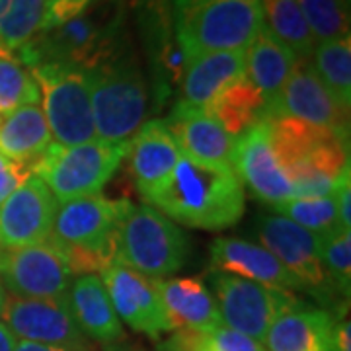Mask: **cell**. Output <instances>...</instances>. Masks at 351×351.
Here are the masks:
<instances>
[{"instance_id": "obj_1", "label": "cell", "mask_w": 351, "mask_h": 351, "mask_svg": "<svg viewBox=\"0 0 351 351\" xmlns=\"http://www.w3.org/2000/svg\"><path fill=\"white\" fill-rule=\"evenodd\" d=\"M149 203L182 225L221 230L242 219L246 193L234 170L205 166L182 154L170 182Z\"/></svg>"}, {"instance_id": "obj_2", "label": "cell", "mask_w": 351, "mask_h": 351, "mask_svg": "<svg viewBox=\"0 0 351 351\" xmlns=\"http://www.w3.org/2000/svg\"><path fill=\"white\" fill-rule=\"evenodd\" d=\"M125 49L123 0H100L73 20L41 32L18 55L27 69L39 63H61L92 71Z\"/></svg>"}, {"instance_id": "obj_3", "label": "cell", "mask_w": 351, "mask_h": 351, "mask_svg": "<svg viewBox=\"0 0 351 351\" xmlns=\"http://www.w3.org/2000/svg\"><path fill=\"white\" fill-rule=\"evenodd\" d=\"M133 205L101 193L57 207L47 244L59 252L73 276H96L117 262V232Z\"/></svg>"}, {"instance_id": "obj_4", "label": "cell", "mask_w": 351, "mask_h": 351, "mask_svg": "<svg viewBox=\"0 0 351 351\" xmlns=\"http://www.w3.org/2000/svg\"><path fill=\"white\" fill-rule=\"evenodd\" d=\"M174 36L188 59L244 51L263 27L262 0H172Z\"/></svg>"}, {"instance_id": "obj_5", "label": "cell", "mask_w": 351, "mask_h": 351, "mask_svg": "<svg viewBox=\"0 0 351 351\" xmlns=\"http://www.w3.org/2000/svg\"><path fill=\"white\" fill-rule=\"evenodd\" d=\"M94 133L101 143H127L143 125L149 88L137 59L121 51L112 61L88 71Z\"/></svg>"}, {"instance_id": "obj_6", "label": "cell", "mask_w": 351, "mask_h": 351, "mask_svg": "<svg viewBox=\"0 0 351 351\" xmlns=\"http://www.w3.org/2000/svg\"><path fill=\"white\" fill-rule=\"evenodd\" d=\"M127 143L88 141L75 147L51 145L32 164V176H38L57 201H71L100 193L127 158Z\"/></svg>"}, {"instance_id": "obj_7", "label": "cell", "mask_w": 351, "mask_h": 351, "mask_svg": "<svg viewBox=\"0 0 351 351\" xmlns=\"http://www.w3.org/2000/svg\"><path fill=\"white\" fill-rule=\"evenodd\" d=\"M189 256L186 232L151 205L131 207L117 232V262L143 276H172Z\"/></svg>"}, {"instance_id": "obj_8", "label": "cell", "mask_w": 351, "mask_h": 351, "mask_svg": "<svg viewBox=\"0 0 351 351\" xmlns=\"http://www.w3.org/2000/svg\"><path fill=\"white\" fill-rule=\"evenodd\" d=\"M29 71L39 86L53 143L75 147L96 137L88 71L61 63H39Z\"/></svg>"}, {"instance_id": "obj_9", "label": "cell", "mask_w": 351, "mask_h": 351, "mask_svg": "<svg viewBox=\"0 0 351 351\" xmlns=\"http://www.w3.org/2000/svg\"><path fill=\"white\" fill-rule=\"evenodd\" d=\"M211 295L223 326L250 336L260 343H263L277 316L299 301L291 291L267 287L223 271H215L211 277Z\"/></svg>"}, {"instance_id": "obj_10", "label": "cell", "mask_w": 351, "mask_h": 351, "mask_svg": "<svg viewBox=\"0 0 351 351\" xmlns=\"http://www.w3.org/2000/svg\"><path fill=\"white\" fill-rule=\"evenodd\" d=\"M258 239L267 252L295 276L304 291L332 297V283L320 258V234L295 225L281 215H265L258 219Z\"/></svg>"}, {"instance_id": "obj_11", "label": "cell", "mask_w": 351, "mask_h": 351, "mask_svg": "<svg viewBox=\"0 0 351 351\" xmlns=\"http://www.w3.org/2000/svg\"><path fill=\"white\" fill-rule=\"evenodd\" d=\"M0 318L16 338L24 341L66 350L92 348L90 339L75 324L63 299L51 301L6 295Z\"/></svg>"}, {"instance_id": "obj_12", "label": "cell", "mask_w": 351, "mask_h": 351, "mask_svg": "<svg viewBox=\"0 0 351 351\" xmlns=\"http://www.w3.org/2000/svg\"><path fill=\"white\" fill-rule=\"evenodd\" d=\"M0 276L10 295L51 301H61L73 281L63 256L47 242L0 250Z\"/></svg>"}, {"instance_id": "obj_13", "label": "cell", "mask_w": 351, "mask_h": 351, "mask_svg": "<svg viewBox=\"0 0 351 351\" xmlns=\"http://www.w3.org/2000/svg\"><path fill=\"white\" fill-rule=\"evenodd\" d=\"M59 201L38 176H29L0 203V248L16 250L43 244Z\"/></svg>"}, {"instance_id": "obj_14", "label": "cell", "mask_w": 351, "mask_h": 351, "mask_svg": "<svg viewBox=\"0 0 351 351\" xmlns=\"http://www.w3.org/2000/svg\"><path fill=\"white\" fill-rule=\"evenodd\" d=\"M277 115L297 117L350 141V112L343 110L318 80L311 61H299L293 69L267 117Z\"/></svg>"}, {"instance_id": "obj_15", "label": "cell", "mask_w": 351, "mask_h": 351, "mask_svg": "<svg viewBox=\"0 0 351 351\" xmlns=\"http://www.w3.org/2000/svg\"><path fill=\"white\" fill-rule=\"evenodd\" d=\"M100 279L117 318L127 326L154 339L174 332L164 313L154 277L143 276L123 265H110L101 271Z\"/></svg>"}, {"instance_id": "obj_16", "label": "cell", "mask_w": 351, "mask_h": 351, "mask_svg": "<svg viewBox=\"0 0 351 351\" xmlns=\"http://www.w3.org/2000/svg\"><path fill=\"white\" fill-rule=\"evenodd\" d=\"M234 172L242 186L246 184L252 195L269 207L293 199L291 180L271 149L265 119L237 137Z\"/></svg>"}, {"instance_id": "obj_17", "label": "cell", "mask_w": 351, "mask_h": 351, "mask_svg": "<svg viewBox=\"0 0 351 351\" xmlns=\"http://www.w3.org/2000/svg\"><path fill=\"white\" fill-rule=\"evenodd\" d=\"M164 123L188 158L205 166L234 170L237 137L203 108H193L180 100Z\"/></svg>"}, {"instance_id": "obj_18", "label": "cell", "mask_w": 351, "mask_h": 351, "mask_svg": "<svg viewBox=\"0 0 351 351\" xmlns=\"http://www.w3.org/2000/svg\"><path fill=\"white\" fill-rule=\"evenodd\" d=\"M138 22L160 98L182 82L189 59L180 49L172 27V0H138Z\"/></svg>"}, {"instance_id": "obj_19", "label": "cell", "mask_w": 351, "mask_h": 351, "mask_svg": "<svg viewBox=\"0 0 351 351\" xmlns=\"http://www.w3.org/2000/svg\"><path fill=\"white\" fill-rule=\"evenodd\" d=\"M127 156L138 193L151 201L170 182L182 151L164 119H152L131 137Z\"/></svg>"}, {"instance_id": "obj_20", "label": "cell", "mask_w": 351, "mask_h": 351, "mask_svg": "<svg viewBox=\"0 0 351 351\" xmlns=\"http://www.w3.org/2000/svg\"><path fill=\"white\" fill-rule=\"evenodd\" d=\"M263 343L265 351H338L336 320L328 311L297 301L274 320Z\"/></svg>"}, {"instance_id": "obj_21", "label": "cell", "mask_w": 351, "mask_h": 351, "mask_svg": "<svg viewBox=\"0 0 351 351\" xmlns=\"http://www.w3.org/2000/svg\"><path fill=\"white\" fill-rule=\"evenodd\" d=\"M211 271L244 277L276 289H302L301 281L260 244L242 239H217L211 244Z\"/></svg>"}, {"instance_id": "obj_22", "label": "cell", "mask_w": 351, "mask_h": 351, "mask_svg": "<svg viewBox=\"0 0 351 351\" xmlns=\"http://www.w3.org/2000/svg\"><path fill=\"white\" fill-rule=\"evenodd\" d=\"M154 283L164 313L174 332L189 330L199 334H211L215 328L223 324L213 295L201 277H154Z\"/></svg>"}, {"instance_id": "obj_23", "label": "cell", "mask_w": 351, "mask_h": 351, "mask_svg": "<svg viewBox=\"0 0 351 351\" xmlns=\"http://www.w3.org/2000/svg\"><path fill=\"white\" fill-rule=\"evenodd\" d=\"M78 330L92 341L113 346L123 339L121 320L113 311L106 285L98 276H78L63 297Z\"/></svg>"}, {"instance_id": "obj_24", "label": "cell", "mask_w": 351, "mask_h": 351, "mask_svg": "<svg viewBox=\"0 0 351 351\" xmlns=\"http://www.w3.org/2000/svg\"><path fill=\"white\" fill-rule=\"evenodd\" d=\"M299 59L285 43L263 25L258 38L252 41L250 51L244 53V75L265 100V117L289 80Z\"/></svg>"}, {"instance_id": "obj_25", "label": "cell", "mask_w": 351, "mask_h": 351, "mask_svg": "<svg viewBox=\"0 0 351 351\" xmlns=\"http://www.w3.org/2000/svg\"><path fill=\"white\" fill-rule=\"evenodd\" d=\"M244 76V51H215L189 59L182 76V96L193 108H205L228 84Z\"/></svg>"}, {"instance_id": "obj_26", "label": "cell", "mask_w": 351, "mask_h": 351, "mask_svg": "<svg viewBox=\"0 0 351 351\" xmlns=\"http://www.w3.org/2000/svg\"><path fill=\"white\" fill-rule=\"evenodd\" d=\"M53 145L49 125L39 104L18 108L0 119V154L8 160L32 164Z\"/></svg>"}, {"instance_id": "obj_27", "label": "cell", "mask_w": 351, "mask_h": 351, "mask_svg": "<svg viewBox=\"0 0 351 351\" xmlns=\"http://www.w3.org/2000/svg\"><path fill=\"white\" fill-rule=\"evenodd\" d=\"M265 121H267L271 149L276 152L279 164L283 166L285 174L293 166L304 162L308 154L322 143H326L328 138L338 137L328 129L313 125L297 117H289V115L267 117Z\"/></svg>"}, {"instance_id": "obj_28", "label": "cell", "mask_w": 351, "mask_h": 351, "mask_svg": "<svg viewBox=\"0 0 351 351\" xmlns=\"http://www.w3.org/2000/svg\"><path fill=\"white\" fill-rule=\"evenodd\" d=\"M203 110L211 113L232 137H239L252 125L265 119V100L246 75L228 84Z\"/></svg>"}, {"instance_id": "obj_29", "label": "cell", "mask_w": 351, "mask_h": 351, "mask_svg": "<svg viewBox=\"0 0 351 351\" xmlns=\"http://www.w3.org/2000/svg\"><path fill=\"white\" fill-rule=\"evenodd\" d=\"M49 0H0V45L18 53L45 29Z\"/></svg>"}, {"instance_id": "obj_30", "label": "cell", "mask_w": 351, "mask_h": 351, "mask_svg": "<svg viewBox=\"0 0 351 351\" xmlns=\"http://www.w3.org/2000/svg\"><path fill=\"white\" fill-rule=\"evenodd\" d=\"M265 27L295 53L299 61H311L314 38L297 0H262Z\"/></svg>"}, {"instance_id": "obj_31", "label": "cell", "mask_w": 351, "mask_h": 351, "mask_svg": "<svg viewBox=\"0 0 351 351\" xmlns=\"http://www.w3.org/2000/svg\"><path fill=\"white\" fill-rule=\"evenodd\" d=\"M314 73L343 110L351 106V38L324 41L314 47Z\"/></svg>"}, {"instance_id": "obj_32", "label": "cell", "mask_w": 351, "mask_h": 351, "mask_svg": "<svg viewBox=\"0 0 351 351\" xmlns=\"http://www.w3.org/2000/svg\"><path fill=\"white\" fill-rule=\"evenodd\" d=\"M314 41L350 36V0H297Z\"/></svg>"}, {"instance_id": "obj_33", "label": "cell", "mask_w": 351, "mask_h": 351, "mask_svg": "<svg viewBox=\"0 0 351 351\" xmlns=\"http://www.w3.org/2000/svg\"><path fill=\"white\" fill-rule=\"evenodd\" d=\"M41 94L32 71L16 57L0 59V115H8L18 108L39 104Z\"/></svg>"}, {"instance_id": "obj_34", "label": "cell", "mask_w": 351, "mask_h": 351, "mask_svg": "<svg viewBox=\"0 0 351 351\" xmlns=\"http://www.w3.org/2000/svg\"><path fill=\"white\" fill-rule=\"evenodd\" d=\"M320 258L332 287L341 297H350L351 289V230L336 225L320 234Z\"/></svg>"}, {"instance_id": "obj_35", "label": "cell", "mask_w": 351, "mask_h": 351, "mask_svg": "<svg viewBox=\"0 0 351 351\" xmlns=\"http://www.w3.org/2000/svg\"><path fill=\"white\" fill-rule=\"evenodd\" d=\"M269 209L314 234H324L339 225L334 197H293Z\"/></svg>"}, {"instance_id": "obj_36", "label": "cell", "mask_w": 351, "mask_h": 351, "mask_svg": "<svg viewBox=\"0 0 351 351\" xmlns=\"http://www.w3.org/2000/svg\"><path fill=\"white\" fill-rule=\"evenodd\" d=\"M207 338L215 351H265L263 343L223 324L215 328L211 334H207Z\"/></svg>"}, {"instance_id": "obj_37", "label": "cell", "mask_w": 351, "mask_h": 351, "mask_svg": "<svg viewBox=\"0 0 351 351\" xmlns=\"http://www.w3.org/2000/svg\"><path fill=\"white\" fill-rule=\"evenodd\" d=\"M100 0H49V12H47V24L45 29L47 32L51 27L64 24L69 20L76 18L78 14H82L88 6L96 4Z\"/></svg>"}, {"instance_id": "obj_38", "label": "cell", "mask_w": 351, "mask_h": 351, "mask_svg": "<svg viewBox=\"0 0 351 351\" xmlns=\"http://www.w3.org/2000/svg\"><path fill=\"white\" fill-rule=\"evenodd\" d=\"M158 351H215L209 343L207 334L189 332V330H176L168 339L158 346Z\"/></svg>"}, {"instance_id": "obj_39", "label": "cell", "mask_w": 351, "mask_h": 351, "mask_svg": "<svg viewBox=\"0 0 351 351\" xmlns=\"http://www.w3.org/2000/svg\"><path fill=\"white\" fill-rule=\"evenodd\" d=\"M32 176L29 166L8 160L0 154V203L6 199L14 189Z\"/></svg>"}, {"instance_id": "obj_40", "label": "cell", "mask_w": 351, "mask_h": 351, "mask_svg": "<svg viewBox=\"0 0 351 351\" xmlns=\"http://www.w3.org/2000/svg\"><path fill=\"white\" fill-rule=\"evenodd\" d=\"M351 174L350 166L341 172L338 180V186L334 191V201H336V209H338L339 225L351 228Z\"/></svg>"}, {"instance_id": "obj_41", "label": "cell", "mask_w": 351, "mask_h": 351, "mask_svg": "<svg viewBox=\"0 0 351 351\" xmlns=\"http://www.w3.org/2000/svg\"><path fill=\"white\" fill-rule=\"evenodd\" d=\"M336 348H338V351H351L350 318L336 322Z\"/></svg>"}, {"instance_id": "obj_42", "label": "cell", "mask_w": 351, "mask_h": 351, "mask_svg": "<svg viewBox=\"0 0 351 351\" xmlns=\"http://www.w3.org/2000/svg\"><path fill=\"white\" fill-rule=\"evenodd\" d=\"M14 351H94L92 348L88 350H66V348H53V346H43V343H34V341H16Z\"/></svg>"}, {"instance_id": "obj_43", "label": "cell", "mask_w": 351, "mask_h": 351, "mask_svg": "<svg viewBox=\"0 0 351 351\" xmlns=\"http://www.w3.org/2000/svg\"><path fill=\"white\" fill-rule=\"evenodd\" d=\"M14 348H16V336L0 322V351H14Z\"/></svg>"}, {"instance_id": "obj_44", "label": "cell", "mask_w": 351, "mask_h": 351, "mask_svg": "<svg viewBox=\"0 0 351 351\" xmlns=\"http://www.w3.org/2000/svg\"><path fill=\"white\" fill-rule=\"evenodd\" d=\"M4 299H6V291H4V285L0 281V313H2V306H4Z\"/></svg>"}, {"instance_id": "obj_45", "label": "cell", "mask_w": 351, "mask_h": 351, "mask_svg": "<svg viewBox=\"0 0 351 351\" xmlns=\"http://www.w3.org/2000/svg\"><path fill=\"white\" fill-rule=\"evenodd\" d=\"M2 57H14V53L6 49L4 45H0V59H2Z\"/></svg>"}, {"instance_id": "obj_46", "label": "cell", "mask_w": 351, "mask_h": 351, "mask_svg": "<svg viewBox=\"0 0 351 351\" xmlns=\"http://www.w3.org/2000/svg\"><path fill=\"white\" fill-rule=\"evenodd\" d=\"M0 250H2V248H0Z\"/></svg>"}]
</instances>
